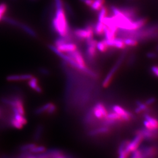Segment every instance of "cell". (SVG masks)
<instances>
[{"instance_id":"obj_21","label":"cell","mask_w":158,"mask_h":158,"mask_svg":"<svg viewBox=\"0 0 158 158\" xmlns=\"http://www.w3.org/2000/svg\"><path fill=\"white\" fill-rule=\"evenodd\" d=\"M120 9L125 16L132 20L134 18H135V16H137L136 11L133 8H125L123 9Z\"/></svg>"},{"instance_id":"obj_3","label":"cell","mask_w":158,"mask_h":158,"mask_svg":"<svg viewBox=\"0 0 158 158\" xmlns=\"http://www.w3.org/2000/svg\"><path fill=\"white\" fill-rule=\"evenodd\" d=\"M74 37L80 41L86 40L94 38V25L88 24L83 28H76L74 31Z\"/></svg>"},{"instance_id":"obj_12","label":"cell","mask_w":158,"mask_h":158,"mask_svg":"<svg viewBox=\"0 0 158 158\" xmlns=\"http://www.w3.org/2000/svg\"><path fill=\"white\" fill-rule=\"evenodd\" d=\"M143 138L139 134L135 133V135L131 141H129L127 146V149L130 153L137 150L139 149L142 142L143 141Z\"/></svg>"},{"instance_id":"obj_23","label":"cell","mask_w":158,"mask_h":158,"mask_svg":"<svg viewBox=\"0 0 158 158\" xmlns=\"http://www.w3.org/2000/svg\"><path fill=\"white\" fill-rule=\"evenodd\" d=\"M136 104L137 107L135 108V113L138 114L146 111L149 109V106H147L145 103H143L140 101H137L136 102Z\"/></svg>"},{"instance_id":"obj_22","label":"cell","mask_w":158,"mask_h":158,"mask_svg":"<svg viewBox=\"0 0 158 158\" xmlns=\"http://www.w3.org/2000/svg\"><path fill=\"white\" fill-rule=\"evenodd\" d=\"M104 3L105 0H94L90 6V9L93 11H99L104 6Z\"/></svg>"},{"instance_id":"obj_7","label":"cell","mask_w":158,"mask_h":158,"mask_svg":"<svg viewBox=\"0 0 158 158\" xmlns=\"http://www.w3.org/2000/svg\"><path fill=\"white\" fill-rule=\"evenodd\" d=\"M144 158H157L158 157V145L150 144L141 148Z\"/></svg>"},{"instance_id":"obj_42","label":"cell","mask_w":158,"mask_h":158,"mask_svg":"<svg viewBox=\"0 0 158 158\" xmlns=\"http://www.w3.org/2000/svg\"><path fill=\"white\" fill-rule=\"evenodd\" d=\"M135 56L132 55L131 56H130L129 60L128 61V64H132V63H134V62H135Z\"/></svg>"},{"instance_id":"obj_46","label":"cell","mask_w":158,"mask_h":158,"mask_svg":"<svg viewBox=\"0 0 158 158\" xmlns=\"http://www.w3.org/2000/svg\"><path fill=\"white\" fill-rule=\"evenodd\" d=\"M156 50H157V52H158V46H157V47H156Z\"/></svg>"},{"instance_id":"obj_43","label":"cell","mask_w":158,"mask_h":158,"mask_svg":"<svg viewBox=\"0 0 158 158\" xmlns=\"http://www.w3.org/2000/svg\"><path fill=\"white\" fill-rule=\"evenodd\" d=\"M40 71L43 74H49V71L48 70H46L45 68H41Z\"/></svg>"},{"instance_id":"obj_36","label":"cell","mask_w":158,"mask_h":158,"mask_svg":"<svg viewBox=\"0 0 158 158\" xmlns=\"http://www.w3.org/2000/svg\"><path fill=\"white\" fill-rule=\"evenodd\" d=\"M42 130H43V127L42 126L39 125L38 127L36 129V132H35V135H34V138L36 140H38L41 137V135L42 134Z\"/></svg>"},{"instance_id":"obj_45","label":"cell","mask_w":158,"mask_h":158,"mask_svg":"<svg viewBox=\"0 0 158 158\" xmlns=\"http://www.w3.org/2000/svg\"><path fill=\"white\" fill-rule=\"evenodd\" d=\"M26 158H35V156H31V155H29Z\"/></svg>"},{"instance_id":"obj_34","label":"cell","mask_w":158,"mask_h":158,"mask_svg":"<svg viewBox=\"0 0 158 158\" xmlns=\"http://www.w3.org/2000/svg\"><path fill=\"white\" fill-rule=\"evenodd\" d=\"M36 146V144L34 143L27 144L22 145L20 147V149L21 152H28V151L31 150V149H32L33 147Z\"/></svg>"},{"instance_id":"obj_35","label":"cell","mask_w":158,"mask_h":158,"mask_svg":"<svg viewBox=\"0 0 158 158\" xmlns=\"http://www.w3.org/2000/svg\"><path fill=\"white\" fill-rule=\"evenodd\" d=\"M10 123L13 127L16 128V129H22L23 127L22 124L20 123L19 122H18V121H16V120H15L14 118L10 120Z\"/></svg>"},{"instance_id":"obj_26","label":"cell","mask_w":158,"mask_h":158,"mask_svg":"<svg viewBox=\"0 0 158 158\" xmlns=\"http://www.w3.org/2000/svg\"><path fill=\"white\" fill-rule=\"evenodd\" d=\"M105 119L111 120L112 121H115L116 123L118 122H123L121 117L120 116L118 113H117L114 111L108 113V114Z\"/></svg>"},{"instance_id":"obj_28","label":"cell","mask_w":158,"mask_h":158,"mask_svg":"<svg viewBox=\"0 0 158 158\" xmlns=\"http://www.w3.org/2000/svg\"><path fill=\"white\" fill-rule=\"evenodd\" d=\"M124 42L126 46L128 47H135L138 45L139 41L135 39L131 38H126L124 39Z\"/></svg>"},{"instance_id":"obj_15","label":"cell","mask_w":158,"mask_h":158,"mask_svg":"<svg viewBox=\"0 0 158 158\" xmlns=\"http://www.w3.org/2000/svg\"><path fill=\"white\" fill-rule=\"evenodd\" d=\"M56 48L60 52H62L63 53H67L70 52H74L77 49V45L72 42L65 43L62 45H60L58 47H56Z\"/></svg>"},{"instance_id":"obj_27","label":"cell","mask_w":158,"mask_h":158,"mask_svg":"<svg viewBox=\"0 0 158 158\" xmlns=\"http://www.w3.org/2000/svg\"><path fill=\"white\" fill-rule=\"evenodd\" d=\"M98 15V20L99 22H103V20L107 16L108 11L107 8L105 6H103L99 10Z\"/></svg>"},{"instance_id":"obj_38","label":"cell","mask_w":158,"mask_h":158,"mask_svg":"<svg viewBox=\"0 0 158 158\" xmlns=\"http://www.w3.org/2000/svg\"><path fill=\"white\" fill-rule=\"evenodd\" d=\"M146 56L147 58L150 59H154L158 57V54L153 52H147Z\"/></svg>"},{"instance_id":"obj_30","label":"cell","mask_w":158,"mask_h":158,"mask_svg":"<svg viewBox=\"0 0 158 158\" xmlns=\"http://www.w3.org/2000/svg\"><path fill=\"white\" fill-rule=\"evenodd\" d=\"M52 103H47L45 104L44 105H43L42 106L39 107L35 110L34 113L36 115H41V113L47 111V110L48 109L49 107H50V105L52 104Z\"/></svg>"},{"instance_id":"obj_32","label":"cell","mask_w":158,"mask_h":158,"mask_svg":"<svg viewBox=\"0 0 158 158\" xmlns=\"http://www.w3.org/2000/svg\"><path fill=\"white\" fill-rule=\"evenodd\" d=\"M46 150V148L43 146H34L32 149L29 150L31 153H41L43 152H45Z\"/></svg>"},{"instance_id":"obj_39","label":"cell","mask_w":158,"mask_h":158,"mask_svg":"<svg viewBox=\"0 0 158 158\" xmlns=\"http://www.w3.org/2000/svg\"><path fill=\"white\" fill-rule=\"evenodd\" d=\"M156 99L155 97H150L145 102V103L146 104L147 106H150L152 104L156 103Z\"/></svg>"},{"instance_id":"obj_1","label":"cell","mask_w":158,"mask_h":158,"mask_svg":"<svg viewBox=\"0 0 158 158\" xmlns=\"http://www.w3.org/2000/svg\"><path fill=\"white\" fill-rule=\"evenodd\" d=\"M56 11L52 20V29L59 37H71L70 28L68 24L62 0H55Z\"/></svg>"},{"instance_id":"obj_29","label":"cell","mask_w":158,"mask_h":158,"mask_svg":"<svg viewBox=\"0 0 158 158\" xmlns=\"http://www.w3.org/2000/svg\"><path fill=\"white\" fill-rule=\"evenodd\" d=\"M14 119L16 120V121L19 122L20 123L22 124L23 125H25L27 124V121L24 116L22 115L19 113H14Z\"/></svg>"},{"instance_id":"obj_11","label":"cell","mask_w":158,"mask_h":158,"mask_svg":"<svg viewBox=\"0 0 158 158\" xmlns=\"http://www.w3.org/2000/svg\"><path fill=\"white\" fill-rule=\"evenodd\" d=\"M144 128L150 130H158V120L148 114L144 115Z\"/></svg>"},{"instance_id":"obj_18","label":"cell","mask_w":158,"mask_h":158,"mask_svg":"<svg viewBox=\"0 0 158 158\" xmlns=\"http://www.w3.org/2000/svg\"><path fill=\"white\" fill-rule=\"evenodd\" d=\"M105 28V25L103 22L98 21L94 25V34L97 36H102L104 34V31Z\"/></svg>"},{"instance_id":"obj_4","label":"cell","mask_w":158,"mask_h":158,"mask_svg":"<svg viewBox=\"0 0 158 158\" xmlns=\"http://www.w3.org/2000/svg\"><path fill=\"white\" fill-rule=\"evenodd\" d=\"M126 54H127L126 52H124L120 56L118 61H117L116 64L113 66V67L108 73V74H107L106 77H105L104 81H103V83H102L103 87H107L108 86L110 85L112 79L115 76V74L117 71L118 69L121 66L123 62L124 61V59L126 57Z\"/></svg>"},{"instance_id":"obj_8","label":"cell","mask_w":158,"mask_h":158,"mask_svg":"<svg viewBox=\"0 0 158 158\" xmlns=\"http://www.w3.org/2000/svg\"><path fill=\"white\" fill-rule=\"evenodd\" d=\"M92 113L94 116L99 119H104L108 114L106 108L103 104L101 102L95 104L92 108Z\"/></svg>"},{"instance_id":"obj_16","label":"cell","mask_w":158,"mask_h":158,"mask_svg":"<svg viewBox=\"0 0 158 158\" xmlns=\"http://www.w3.org/2000/svg\"><path fill=\"white\" fill-rule=\"evenodd\" d=\"M33 77L31 74H23L20 75H13L7 77V80L9 81H21L29 80Z\"/></svg>"},{"instance_id":"obj_14","label":"cell","mask_w":158,"mask_h":158,"mask_svg":"<svg viewBox=\"0 0 158 158\" xmlns=\"http://www.w3.org/2000/svg\"><path fill=\"white\" fill-rule=\"evenodd\" d=\"M129 141H123L118 148V158H129L131 153L127 149V146Z\"/></svg>"},{"instance_id":"obj_20","label":"cell","mask_w":158,"mask_h":158,"mask_svg":"<svg viewBox=\"0 0 158 158\" xmlns=\"http://www.w3.org/2000/svg\"><path fill=\"white\" fill-rule=\"evenodd\" d=\"M14 102H15V105L14 106L18 110V112L21 114V115H25V110L24 107V105H23V102L21 99L19 98H16L15 99H13Z\"/></svg>"},{"instance_id":"obj_5","label":"cell","mask_w":158,"mask_h":158,"mask_svg":"<svg viewBox=\"0 0 158 158\" xmlns=\"http://www.w3.org/2000/svg\"><path fill=\"white\" fill-rule=\"evenodd\" d=\"M86 41V55L87 58L90 61H92L95 58L97 54V41L94 38L87 39Z\"/></svg>"},{"instance_id":"obj_17","label":"cell","mask_w":158,"mask_h":158,"mask_svg":"<svg viewBox=\"0 0 158 158\" xmlns=\"http://www.w3.org/2000/svg\"><path fill=\"white\" fill-rule=\"evenodd\" d=\"M28 81V85L31 88L35 90L36 92L39 94L42 93L43 90L40 86L39 85L38 80L37 77H34L33 76Z\"/></svg>"},{"instance_id":"obj_25","label":"cell","mask_w":158,"mask_h":158,"mask_svg":"<svg viewBox=\"0 0 158 158\" xmlns=\"http://www.w3.org/2000/svg\"><path fill=\"white\" fill-rule=\"evenodd\" d=\"M108 46L107 45V44L105 42V39H104L103 40L101 41L97 42V50H99V52L102 53L106 52L108 49Z\"/></svg>"},{"instance_id":"obj_41","label":"cell","mask_w":158,"mask_h":158,"mask_svg":"<svg viewBox=\"0 0 158 158\" xmlns=\"http://www.w3.org/2000/svg\"><path fill=\"white\" fill-rule=\"evenodd\" d=\"M81 2H82L83 3L85 4L88 6L90 7L92 4L93 1L94 0H80Z\"/></svg>"},{"instance_id":"obj_31","label":"cell","mask_w":158,"mask_h":158,"mask_svg":"<svg viewBox=\"0 0 158 158\" xmlns=\"http://www.w3.org/2000/svg\"><path fill=\"white\" fill-rule=\"evenodd\" d=\"M129 158H144L143 153L141 149H138L132 152V155Z\"/></svg>"},{"instance_id":"obj_10","label":"cell","mask_w":158,"mask_h":158,"mask_svg":"<svg viewBox=\"0 0 158 158\" xmlns=\"http://www.w3.org/2000/svg\"><path fill=\"white\" fill-rule=\"evenodd\" d=\"M113 111L121 117L123 122H128L132 119V115L129 111L119 105H115L112 107Z\"/></svg>"},{"instance_id":"obj_13","label":"cell","mask_w":158,"mask_h":158,"mask_svg":"<svg viewBox=\"0 0 158 158\" xmlns=\"http://www.w3.org/2000/svg\"><path fill=\"white\" fill-rule=\"evenodd\" d=\"M105 42L107 44L108 47H112L119 49H124L126 48V45H125L124 39L121 38H116L112 40H106Z\"/></svg>"},{"instance_id":"obj_40","label":"cell","mask_w":158,"mask_h":158,"mask_svg":"<svg viewBox=\"0 0 158 158\" xmlns=\"http://www.w3.org/2000/svg\"><path fill=\"white\" fill-rule=\"evenodd\" d=\"M150 70L154 76L158 77V65H153L151 67Z\"/></svg>"},{"instance_id":"obj_9","label":"cell","mask_w":158,"mask_h":158,"mask_svg":"<svg viewBox=\"0 0 158 158\" xmlns=\"http://www.w3.org/2000/svg\"><path fill=\"white\" fill-rule=\"evenodd\" d=\"M6 22L9 23L10 24L13 25L15 26H18V27L20 28L26 32L27 34H29L30 36L33 37H37V34L33 30L32 28L28 26L27 25L23 24L22 23L19 22L16 20H13V19L11 18H7L6 19Z\"/></svg>"},{"instance_id":"obj_33","label":"cell","mask_w":158,"mask_h":158,"mask_svg":"<svg viewBox=\"0 0 158 158\" xmlns=\"http://www.w3.org/2000/svg\"><path fill=\"white\" fill-rule=\"evenodd\" d=\"M7 5L4 3L0 4V21L3 19L4 16L7 9Z\"/></svg>"},{"instance_id":"obj_37","label":"cell","mask_w":158,"mask_h":158,"mask_svg":"<svg viewBox=\"0 0 158 158\" xmlns=\"http://www.w3.org/2000/svg\"><path fill=\"white\" fill-rule=\"evenodd\" d=\"M56 105H55V104L52 103V104L50 105V107H49L48 109L46 112H47V113H48V115H52V114L54 113L55 111H56Z\"/></svg>"},{"instance_id":"obj_44","label":"cell","mask_w":158,"mask_h":158,"mask_svg":"<svg viewBox=\"0 0 158 158\" xmlns=\"http://www.w3.org/2000/svg\"><path fill=\"white\" fill-rule=\"evenodd\" d=\"M55 158H65V157L63 156V155H61L59 156H56V157H55Z\"/></svg>"},{"instance_id":"obj_19","label":"cell","mask_w":158,"mask_h":158,"mask_svg":"<svg viewBox=\"0 0 158 158\" xmlns=\"http://www.w3.org/2000/svg\"><path fill=\"white\" fill-rule=\"evenodd\" d=\"M110 131V129L109 127L107 126H104V127L98 128L97 129L90 131H89L88 135L89 136H95V135H99L107 134Z\"/></svg>"},{"instance_id":"obj_24","label":"cell","mask_w":158,"mask_h":158,"mask_svg":"<svg viewBox=\"0 0 158 158\" xmlns=\"http://www.w3.org/2000/svg\"><path fill=\"white\" fill-rule=\"evenodd\" d=\"M117 33L113 32V31L110 30L109 28L105 26L104 31V36L105 37L106 40H112L116 38Z\"/></svg>"},{"instance_id":"obj_6","label":"cell","mask_w":158,"mask_h":158,"mask_svg":"<svg viewBox=\"0 0 158 158\" xmlns=\"http://www.w3.org/2000/svg\"><path fill=\"white\" fill-rule=\"evenodd\" d=\"M135 133L140 135L144 140L154 141L158 139V130H150L143 128L138 129Z\"/></svg>"},{"instance_id":"obj_2","label":"cell","mask_w":158,"mask_h":158,"mask_svg":"<svg viewBox=\"0 0 158 158\" xmlns=\"http://www.w3.org/2000/svg\"><path fill=\"white\" fill-rule=\"evenodd\" d=\"M123 36L138 41L150 40L158 38V25H152L134 31H123Z\"/></svg>"}]
</instances>
